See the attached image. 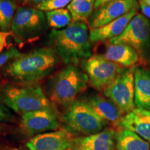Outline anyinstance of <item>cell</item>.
<instances>
[{"label":"cell","mask_w":150,"mask_h":150,"mask_svg":"<svg viewBox=\"0 0 150 150\" xmlns=\"http://www.w3.org/2000/svg\"><path fill=\"white\" fill-rule=\"evenodd\" d=\"M116 126L136 133L150 143V110L136 108L122 116Z\"/></svg>","instance_id":"cell-14"},{"label":"cell","mask_w":150,"mask_h":150,"mask_svg":"<svg viewBox=\"0 0 150 150\" xmlns=\"http://www.w3.org/2000/svg\"><path fill=\"white\" fill-rule=\"evenodd\" d=\"M135 68H125L104 91L105 97L114 103L122 114L128 113L136 108Z\"/></svg>","instance_id":"cell-9"},{"label":"cell","mask_w":150,"mask_h":150,"mask_svg":"<svg viewBox=\"0 0 150 150\" xmlns=\"http://www.w3.org/2000/svg\"><path fill=\"white\" fill-rule=\"evenodd\" d=\"M16 13V4L13 0H0V31L10 32Z\"/></svg>","instance_id":"cell-21"},{"label":"cell","mask_w":150,"mask_h":150,"mask_svg":"<svg viewBox=\"0 0 150 150\" xmlns=\"http://www.w3.org/2000/svg\"><path fill=\"white\" fill-rule=\"evenodd\" d=\"M20 125L26 134L29 136L56 130L59 127L57 116L54 108L26 112L22 115Z\"/></svg>","instance_id":"cell-11"},{"label":"cell","mask_w":150,"mask_h":150,"mask_svg":"<svg viewBox=\"0 0 150 150\" xmlns=\"http://www.w3.org/2000/svg\"><path fill=\"white\" fill-rule=\"evenodd\" d=\"M115 134L112 129L74 139L72 150H115Z\"/></svg>","instance_id":"cell-13"},{"label":"cell","mask_w":150,"mask_h":150,"mask_svg":"<svg viewBox=\"0 0 150 150\" xmlns=\"http://www.w3.org/2000/svg\"><path fill=\"white\" fill-rule=\"evenodd\" d=\"M71 1L72 0H49L47 2L35 6V8L46 13L49 11L64 8L65 6H67L70 4Z\"/></svg>","instance_id":"cell-23"},{"label":"cell","mask_w":150,"mask_h":150,"mask_svg":"<svg viewBox=\"0 0 150 150\" xmlns=\"http://www.w3.org/2000/svg\"><path fill=\"white\" fill-rule=\"evenodd\" d=\"M67 150H69V149H67Z\"/></svg>","instance_id":"cell-33"},{"label":"cell","mask_w":150,"mask_h":150,"mask_svg":"<svg viewBox=\"0 0 150 150\" xmlns=\"http://www.w3.org/2000/svg\"><path fill=\"white\" fill-rule=\"evenodd\" d=\"M116 150H150V143L128 129H120L115 134Z\"/></svg>","instance_id":"cell-19"},{"label":"cell","mask_w":150,"mask_h":150,"mask_svg":"<svg viewBox=\"0 0 150 150\" xmlns=\"http://www.w3.org/2000/svg\"><path fill=\"white\" fill-rule=\"evenodd\" d=\"M12 35L11 31L10 32H4V31H0V54L3 52V50H4L5 47H7V39L8 38Z\"/></svg>","instance_id":"cell-26"},{"label":"cell","mask_w":150,"mask_h":150,"mask_svg":"<svg viewBox=\"0 0 150 150\" xmlns=\"http://www.w3.org/2000/svg\"><path fill=\"white\" fill-rule=\"evenodd\" d=\"M138 2H139V8L142 15L146 18L150 20V6L140 1H138Z\"/></svg>","instance_id":"cell-27"},{"label":"cell","mask_w":150,"mask_h":150,"mask_svg":"<svg viewBox=\"0 0 150 150\" xmlns=\"http://www.w3.org/2000/svg\"><path fill=\"white\" fill-rule=\"evenodd\" d=\"M88 77L75 65H68L46 83L49 99L59 105H70L87 88Z\"/></svg>","instance_id":"cell-4"},{"label":"cell","mask_w":150,"mask_h":150,"mask_svg":"<svg viewBox=\"0 0 150 150\" xmlns=\"http://www.w3.org/2000/svg\"><path fill=\"white\" fill-rule=\"evenodd\" d=\"M20 55L21 53L16 47H11L0 54V69L8 62L12 61Z\"/></svg>","instance_id":"cell-24"},{"label":"cell","mask_w":150,"mask_h":150,"mask_svg":"<svg viewBox=\"0 0 150 150\" xmlns=\"http://www.w3.org/2000/svg\"><path fill=\"white\" fill-rule=\"evenodd\" d=\"M89 33L86 23L72 22L64 29L52 30L49 44L63 63L76 65L92 56Z\"/></svg>","instance_id":"cell-1"},{"label":"cell","mask_w":150,"mask_h":150,"mask_svg":"<svg viewBox=\"0 0 150 150\" xmlns=\"http://www.w3.org/2000/svg\"><path fill=\"white\" fill-rule=\"evenodd\" d=\"M108 42L128 45L138 53L140 64L146 65L150 55V22L142 14L137 13L123 33Z\"/></svg>","instance_id":"cell-5"},{"label":"cell","mask_w":150,"mask_h":150,"mask_svg":"<svg viewBox=\"0 0 150 150\" xmlns=\"http://www.w3.org/2000/svg\"><path fill=\"white\" fill-rule=\"evenodd\" d=\"M47 1H49V0H24V2L27 4L37 6L40 5L41 4L47 2Z\"/></svg>","instance_id":"cell-28"},{"label":"cell","mask_w":150,"mask_h":150,"mask_svg":"<svg viewBox=\"0 0 150 150\" xmlns=\"http://www.w3.org/2000/svg\"><path fill=\"white\" fill-rule=\"evenodd\" d=\"M58 61L59 56L53 49L37 48L11 61L5 72L18 83L35 84L53 72Z\"/></svg>","instance_id":"cell-2"},{"label":"cell","mask_w":150,"mask_h":150,"mask_svg":"<svg viewBox=\"0 0 150 150\" xmlns=\"http://www.w3.org/2000/svg\"><path fill=\"white\" fill-rule=\"evenodd\" d=\"M84 101L106 123L116 125L122 116L120 110L107 97L106 98L100 95H93Z\"/></svg>","instance_id":"cell-17"},{"label":"cell","mask_w":150,"mask_h":150,"mask_svg":"<svg viewBox=\"0 0 150 150\" xmlns=\"http://www.w3.org/2000/svg\"><path fill=\"white\" fill-rule=\"evenodd\" d=\"M74 139L66 129L35 135L27 142L29 150H67Z\"/></svg>","instance_id":"cell-12"},{"label":"cell","mask_w":150,"mask_h":150,"mask_svg":"<svg viewBox=\"0 0 150 150\" xmlns=\"http://www.w3.org/2000/svg\"><path fill=\"white\" fill-rule=\"evenodd\" d=\"M95 0H72L67 6L72 22H81L86 23L89 21L95 9Z\"/></svg>","instance_id":"cell-20"},{"label":"cell","mask_w":150,"mask_h":150,"mask_svg":"<svg viewBox=\"0 0 150 150\" xmlns=\"http://www.w3.org/2000/svg\"><path fill=\"white\" fill-rule=\"evenodd\" d=\"M148 63H149V66H150V55H149V59H148Z\"/></svg>","instance_id":"cell-31"},{"label":"cell","mask_w":150,"mask_h":150,"mask_svg":"<svg viewBox=\"0 0 150 150\" xmlns=\"http://www.w3.org/2000/svg\"><path fill=\"white\" fill-rule=\"evenodd\" d=\"M138 10H133L131 12L109 22L102 27L91 29L89 39L91 43H96L103 41L110 40L119 36L123 33L127 25L134 17L138 13Z\"/></svg>","instance_id":"cell-15"},{"label":"cell","mask_w":150,"mask_h":150,"mask_svg":"<svg viewBox=\"0 0 150 150\" xmlns=\"http://www.w3.org/2000/svg\"><path fill=\"white\" fill-rule=\"evenodd\" d=\"M106 59L121 65L125 68H131L140 63V60L136 50L128 45L115 44L108 42L104 54Z\"/></svg>","instance_id":"cell-16"},{"label":"cell","mask_w":150,"mask_h":150,"mask_svg":"<svg viewBox=\"0 0 150 150\" xmlns=\"http://www.w3.org/2000/svg\"><path fill=\"white\" fill-rule=\"evenodd\" d=\"M63 120L71 130L87 136L100 132L107 125L84 100H75L69 105Z\"/></svg>","instance_id":"cell-6"},{"label":"cell","mask_w":150,"mask_h":150,"mask_svg":"<svg viewBox=\"0 0 150 150\" xmlns=\"http://www.w3.org/2000/svg\"><path fill=\"white\" fill-rule=\"evenodd\" d=\"M134 81L135 106L137 108L150 110V70L136 67Z\"/></svg>","instance_id":"cell-18"},{"label":"cell","mask_w":150,"mask_h":150,"mask_svg":"<svg viewBox=\"0 0 150 150\" xmlns=\"http://www.w3.org/2000/svg\"><path fill=\"white\" fill-rule=\"evenodd\" d=\"M112 1H113V0H95V6H94V9L96 10V9L99 8V7L102 6L103 5L106 4H107Z\"/></svg>","instance_id":"cell-29"},{"label":"cell","mask_w":150,"mask_h":150,"mask_svg":"<svg viewBox=\"0 0 150 150\" xmlns=\"http://www.w3.org/2000/svg\"><path fill=\"white\" fill-rule=\"evenodd\" d=\"M82 67L90 85L99 91H104L125 69L106 59L102 54H95L85 59L82 61Z\"/></svg>","instance_id":"cell-8"},{"label":"cell","mask_w":150,"mask_h":150,"mask_svg":"<svg viewBox=\"0 0 150 150\" xmlns=\"http://www.w3.org/2000/svg\"><path fill=\"white\" fill-rule=\"evenodd\" d=\"M0 100L18 114L54 108L51 101L38 83H5L0 86Z\"/></svg>","instance_id":"cell-3"},{"label":"cell","mask_w":150,"mask_h":150,"mask_svg":"<svg viewBox=\"0 0 150 150\" xmlns=\"http://www.w3.org/2000/svg\"><path fill=\"white\" fill-rule=\"evenodd\" d=\"M13 119V114L0 100V122H11Z\"/></svg>","instance_id":"cell-25"},{"label":"cell","mask_w":150,"mask_h":150,"mask_svg":"<svg viewBox=\"0 0 150 150\" xmlns=\"http://www.w3.org/2000/svg\"><path fill=\"white\" fill-rule=\"evenodd\" d=\"M1 127H2V125H1V124L0 123V130H1Z\"/></svg>","instance_id":"cell-32"},{"label":"cell","mask_w":150,"mask_h":150,"mask_svg":"<svg viewBox=\"0 0 150 150\" xmlns=\"http://www.w3.org/2000/svg\"><path fill=\"white\" fill-rule=\"evenodd\" d=\"M138 8L139 2L137 0H113L94 10L89 25L91 29L102 27Z\"/></svg>","instance_id":"cell-10"},{"label":"cell","mask_w":150,"mask_h":150,"mask_svg":"<svg viewBox=\"0 0 150 150\" xmlns=\"http://www.w3.org/2000/svg\"><path fill=\"white\" fill-rule=\"evenodd\" d=\"M45 14L31 7H20L16 11L11 26V33L19 43L38 36L46 29Z\"/></svg>","instance_id":"cell-7"},{"label":"cell","mask_w":150,"mask_h":150,"mask_svg":"<svg viewBox=\"0 0 150 150\" xmlns=\"http://www.w3.org/2000/svg\"><path fill=\"white\" fill-rule=\"evenodd\" d=\"M138 1H142V2L150 6V0H138Z\"/></svg>","instance_id":"cell-30"},{"label":"cell","mask_w":150,"mask_h":150,"mask_svg":"<svg viewBox=\"0 0 150 150\" xmlns=\"http://www.w3.org/2000/svg\"><path fill=\"white\" fill-rule=\"evenodd\" d=\"M47 24L54 29H62L72 22V16L67 9L62 8L45 13Z\"/></svg>","instance_id":"cell-22"}]
</instances>
